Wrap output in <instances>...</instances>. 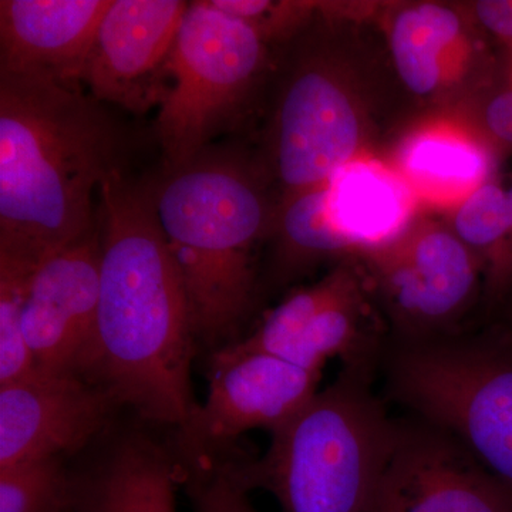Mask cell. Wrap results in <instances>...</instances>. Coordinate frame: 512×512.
Here are the masks:
<instances>
[{
    "mask_svg": "<svg viewBox=\"0 0 512 512\" xmlns=\"http://www.w3.org/2000/svg\"><path fill=\"white\" fill-rule=\"evenodd\" d=\"M97 200L99 311L84 379L141 419L178 429L198 406L191 386L198 340L150 184L117 167L104 178Z\"/></svg>",
    "mask_w": 512,
    "mask_h": 512,
    "instance_id": "obj_1",
    "label": "cell"
},
{
    "mask_svg": "<svg viewBox=\"0 0 512 512\" xmlns=\"http://www.w3.org/2000/svg\"><path fill=\"white\" fill-rule=\"evenodd\" d=\"M119 136L83 87L0 73V261L35 269L99 225Z\"/></svg>",
    "mask_w": 512,
    "mask_h": 512,
    "instance_id": "obj_2",
    "label": "cell"
},
{
    "mask_svg": "<svg viewBox=\"0 0 512 512\" xmlns=\"http://www.w3.org/2000/svg\"><path fill=\"white\" fill-rule=\"evenodd\" d=\"M158 225L183 278L198 342H234L255 293L256 245L274 225L264 174L244 157L205 150L150 184Z\"/></svg>",
    "mask_w": 512,
    "mask_h": 512,
    "instance_id": "obj_3",
    "label": "cell"
},
{
    "mask_svg": "<svg viewBox=\"0 0 512 512\" xmlns=\"http://www.w3.org/2000/svg\"><path fill=\"white\" fill-rule=\"evenodd\" d=\"M399 430L356 370L272 430L264 457L229 463L248 490L271 491L285 512H375Z\"/></svg>",
    "mask_w": 512,
    "mask_h": 512,
    "instance_id": "obj_4",
    "label": "cell"
},
{
    "mask_svg": "<svg viewBox=\"0 0 512 512\" xmlns=\"http://www.w3.org/2000/svg\"><path fill=\"white\" fill-rule=\"evenodd\" d=\"M298 40L269 127V170L281 198L372 156V100L359 70L326 30L311 25Z\"/></svg>",
    "mask_w": 512,
    "mask_h": 512,
    "instance_id": "obj_5",
    "label": "cell"
},
{
    "mask_svg": "<svg viewBox=\"0 0 512 512\" xmlns=\"http://www.w3.org/2000/svg\"><path fill=\"white\" fill-rule=\"evenodd\" d=\"M269 66V46L215 8L191 2L167 66L156 133L165 168L191 163L245 114Z\"/></svg>",
    "mask_w": 512,
    "mask_h": 512,
    "instance_id": "obj_6",
    "label": "cell"
},
{
    "mask_svg": "<svg viewBox=\"0 0 512 512\" xmlns=\"http://www.w3.org/2000/svg\"><path fill=\"white\" fill-rule=\"evenodd\" d=\"M392 387L512 491V355L468 343H412L394 357Z\"/></svg>",
    "mask_w": 512,
    "mask_h": 512,
    "instance_id": "obj_7",
    "label": "cell"
},
{
    "mask_svg": "<svg viewBox=\"0 0 512 512\" xmlns=\"http://www.w3.org/2000/svg\"><path fill=\"white\" fill-rule=\"evenodd\" d=\"M373 19L400 82L436 111L470 110L497 79L500 57L467 3H377Z\"/></svg>",
    "mask_w": 512,
    "mask_h": 512,
    "instance_id": "obj_8",
    "label": "cell"
},
{
    "mask_svg": "<svg viewBox=\"0 0 512 512\" xmlns=\"http://www.w3.org/2000/svg\"><path fill=\"white\" fill-rule=\"evenodd\" d=\"M320 376L235 342L214 350L205 402L177 429L178 453L187 470L227 457L234 441L249 430L282 426L318 393Z\"/></svg>",
    "mask_w": 512,
    "mask_h": 512,
    "instance_id": "obj_9",
    "label": "cell"
},
{
    "mask_svg": "<svg viewBox=\"0 0 512 512\" xmlns=\"http://www.w3.org/2000/svg\"><path fill=\"white\" fill-rule=\"evenodd\" d=\"M396 328L426 342L474 301L483 268L446 221L417 218L389 247L365 259Z\"/></svg>",
    "mask_w": 512,
    "mask_h": 512,
    "instance_id": "obj_10",
    "label": "cell"
},
{
    "mask_svg": "<svg viewBox=\"0 0 512 512\" xmlns=\"http://www.w3.org/2000/svg\"><path fill=\"white\" fill-rule=\"evenodd\" d=\"M100 225L47 255L30 274L22 328L37 372L84 377L100 296Z\"/></svg>",
    "mask_w": 512,
    "mask_h": 512,
    "instance_id": "obj_11",
    "label": "cell"
},
{
    "mask_svg": "<svg viewBox=\"0 0 512 512\" xmlns=\"http://www.w3.org/2000/svg\"><path fill=\"white\" fill-rule=\"evenodd\" d=\"M188 6L183 0H111L84 66L87 94L137 114L160 106Z\"/></svg>",
    "mask_w": 512,
    "mask_h": 512,
    "instance_id": "obj_12",
    "label": "cell"
},
{
    "mask_svg": "<svg viewBox=\"0 0 512 512\" xmlns=\"http://www.w3.org/2000/svg\"><path fill=\"white\" fill-rule=\"evenodd\" d=\"M117 403L82 376L35 375L0 386V468L86 447Z\"/></svg>",
    "mask_w": 512,
    "mask_h": 512,
    "instance_id": "obj_13",
    "label": "cell"
},
{
    "mask_svg": "<svg viewBox=\"0 0 512 512\" xmlns=\"http://www.w3.org/2000/svg\"><path fill=\"white\" fill-rule=\"evenodd\" d=\"M375 512H512V491L450 434L400 429Z\"/></svg>",
    "mask_w": 512,
    "mask_h": 512,
    "instance_id": "obj_14",
    "label": "cell"
},
{
    "mask_svg": "<svg viewBox=\"0 0 512 512\" xmlns=\"http://www.w3.org/2000/svg\"><path fill=\"white\" fill-rule=\"evenodd\" d=\"M498 156L463 111H431L407 127L386 163L420 207L447 214L495 178Z\"/></svg>",
    "mask_w": 512,
    "mask_h": 512,
    "instance_id": "obj_15",
    "label": "cell"
},
{
    "mask_svg": "<svg viewBox=\"0 0 512 512\" xmlns=\"http://www.w3.org/2000/svg\"><path fill=\"white\" fill-rule=\"evenodd\" d=\"M111 0H2L0 73L83 87L94 37Z\"/></svg>",
    "mask_w": 512,
    "mask_h": 512,
    "instance_id": "obj_16",
    "label": "cell"
},
{
    "mask_svg": "<svg viewBox=\"0 0 512 512\" xmlns=\"http://www.w3.org/2000/svg\"><path fill=\"white\" fill-rule=\"evenodd\" d=\"M333 227L345 239L352 258L389 247L417 220L413 192L386 160L366 156L326 181Z\"/></svg>",
    "mask_w": 512,
    "mask_h": 512,
    "instance_id": "obj_17",
    "label": "cell"
},
{
    "mask_svg": "<svg viewBox=\"0 0 512 512\" xmlns=\"http://www.w3.org/2000/svg\"><path fill=\"white\" fill-rule=\"evenodd\" d=\"M177 481L178 468L160 444L127 434L97 466L76 474L72 512H177Z\"/></svg>",
    "mask_w": 512,
    "mask_h": 512,
    "instance_id": "obj_18",
    "label": "cell"
},
{
    "mask_svg": "<svg viewBox=\"0 0 512 512\" xmlns=\"http://www.w3.org/2000/svg\"><path fill=\"white\" fill-rule=\"evenodd\" d=\"M369 343L365 282L355 266L348 281L320 309L285 359L316 373H322L323 366L335 357L350 366H360L370 350Z\"/></svg>",
    "mask_w": 512,
    "mask_h": 512,
    "instance_id": "obj_19",
    "label": "cell"
},
{
    "mask_svg": "<svg viewBox=\"0 0 512 512\" xmlns=\"http://www.w3.org/2000/svg\"><path fill=\"white\" fill-rule=\"evenodd\" d=\"M446 222L480 261L488 291L491 295L500 296L510 224L507 190L493 178L454 210L447 212Z\"/></svg>",
    "mask_w": 512,
    "mask_h": 512,
    "instance_id": "obj_20",
    "label": "cell"
},
{
    "mask_svg": "<svg viewBox=\"0 0 512 512\" xmlns=\"http://www.w3.org/2000/svg\"><path fill=\"white\" fill-rule=\"evenodd\" d=\"M355 265L342 261L322 281L292 292L284 302L265 316L264 322L251 336L234 340L242 349L286 357L320 309L348 281Z\"/></svg>",
    "mask_w": 512,
    "mask_h": 512,
    "instance_id": "obj_21",
    "label": "cell"
},
{
    "mask_svg": "<svg viewBox=\"0 0 512 512\" xmlns=\"http://www.w3.org/2000/svg\"><path fill=\"white\" fill-rule=\"evenodd\" d=\"M76 476L63 458L0 468V512H72Z\"/></svg>",
    "mask_w": 512,
    "mask_h": 512,
    "instance_id": "obj_22",
    "label": "cell"
},
{
    "mask_svg": "<svg viewBox=\"0 0 512 512\" xmlns=\"http://www.w3.org/2000/svg\"><path fill=\"white\" fill-rule=\"evenodd\" d=\"M33 269L0 261V386L37 372L22 328L23 303Z\"/></svg>",
    "mask_w": 512,
    "mask_h": 512,
    "instance_id": "obj_23",
    "label": "cell"
},
{
    "mask_svg": "<svg viewBox=\"0 0 512 512\" xmlns=\"http://www.w3.org/2000/svg\"><path fill=\"white\" fill-rule=\"evenodd\" d=\"M208 3L254 30L269 47L293 42L319 15V2L308 0H208Z\"/></svg>",
    "mask_w": 512,
    "mask_h": 512,
    "instance_id": "obj_24",
    "label": "cell"
},
{
    "mask_svg": "<svg viewBox=\"0 0 512 512\" xmlns=\"http://www.w3.org/2000/svg\"><path fill=\"white\" fill-rule=\"evenodd\" d=\"M500 46L497 79L466 114L501 157L512 153V45Z\"/></svg>",
    "mask_w": 512,
    "mask_h": 512,
    "instance_id": "obj_25",
    "label": "cell"
},
{
    "mask_svg": "<svg viewBox=\"0 0 512 512\" xmlns=\"http://www.w3.org/2000/svg\"><path fill=\"white\" fill-rule=\"evenodd\" d=\"M187 474H190L188 488L195 512H258L228 457Z\"/></svg>",
    "mask_w": 512,
    "mask_h": 512,
    "instance_id": "obj_26",
    "label": "cell"
},
{
    "mask_svg": "<svg viewBox=\"0 0 512 512\" xmlns=\"http://www.w3.org/2000/svg\"><path fill=\"white\" fill-rule=\"evenodd\" d=\"M467 5L488 35L500 45H512V0H478Z\"/></svg>",
    "mask_w": 512,
    "mask_h": 512,
    "instance_id": "obj_27",
    "label": "cell"
},
{
    "mask_svg": "<svg viewBox=\"0 0 512 512\" xmlns=\"http://www.w3.org/2000/svg\"><path fill=\"white\" fill-rule=\"evenodd\" d=\"M507 195L510 224H508L507 244H505L503 272H501L500 295L512 285V183L510 188H507Z\"/></svg>",
    "mask_w": 512,
    "mask_h": 512,
    "instance_id": "obj_28",
    "label": "cell"
}]
</instances>
